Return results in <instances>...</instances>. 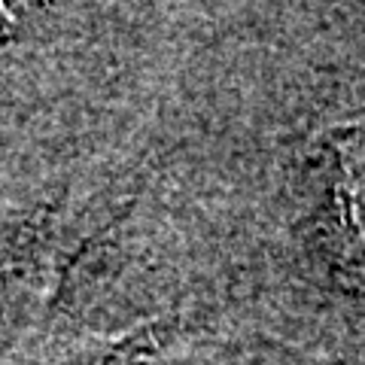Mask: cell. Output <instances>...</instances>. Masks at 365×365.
<instances>
[{
	"label": "cell",
	"mask_w": 365,
	"mask_h": 365,
	"mask_svg": "<svg viewBox=\"0 0 365 365\" xmlns=\"http://www.w3.org/2000/svg\"><path fill=\"white\" fill-rule=\"evenodd\" d=\"M177 335V323H158V326H146L137 335L125 338L122 344H110L104 350H95V356H79L71 365H134L143 356L165 350V344Z\"/></svg>",
	"instance_id": "obj_1"
}]
</instances>
